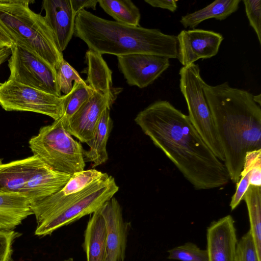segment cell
Here are the masks:
<instances>
[{
    "label": "cell",
    "mask_w": 261,
    "mask_h": 261,
    "mask_svg": "<svg viewBox=\"0 0 261 261\" xmlns=\"http://www.w3.org/2000/svg\"><path fill=\"white\" fill-rule=\"evenodd\" d=\"M135 121L196 190L221 188L229 183L224 163L205 143L188 115L169 101L150 104Z\"/></svg>",
    "instance_id": "6da1fadb"
},
{
    "label": "cell",
    "mask_w": 261,
    "mask_h": 261,
    "mask_svg": "<svg viewBox=\"0 0 261 261\" xmlns=\"http://www.w3.org/2000/svg\"><path fill=\"white\" fill-rule=\"evenodd\" d=\"M203 89L230 181L237 184L247 152L261 149V109L247 91L227 82Z\"/></svg>",
    "instance_id": "7a4b0ae2"
},
{
    "label": "cell",
    "mask_w": 261,
    "mask_h": 261,
    "mask_svg": "<svg viewBox=\"0 0 261 261\" xmlns=\"http://www.w3.org/2000/svg\"><path fill=\"white\" fill-rule=\"evenodd\" d=\"M74 35L89 49L117 57L144 54L177 58V37L156 29L132 26L107 20L83 9L75 19Z\"/></svg>",
    "instance_id": "3957f363"
},
{
    "label": "cell",
    "mask_w": 261,
    "mask_h": 261,
    "mask_svg": "<svg viewBox=\"0 0 261 261\" xmlns=\"http://www.w3.org/2000/svg\"><path fill=\"white\" fill-rule=\"evenodd\" d=\"M31 0H0V25L14 41L56 71L64 59L45 18L32 10Z\"/></svg>",
    "instance_id": "277c9868"
},
{
    "label": "cell",
    "mask_w": 261,
    "mask_h": 261,
    "mask_svg": "<svg viewBox=\"0 0 261 261\" xmlns=\"http://www.w3.org/2000/svg\"><path fill=\"white\" fill-rule=\"evenodd\" d=\"M29 144L34 155L56 171L72 175L85 170L81 143L65 129L61 118L41 127Z\"/></svg>",
    "instance_id": "5b68a950"
},
{
    "label": "cell",
    "mask_w": 261,
    "mask_h": 261,
    "mask_svg": "<svg viewBox=\"0 0 261 261\" xmlns=\"http://www.w3.org/2000/svg\"><path fill=\"white\" fill-rule=\"evenodd\" d=\"M179 74V87L187 105L191 123L215 155L224 162L223 152L204 92L205 82L201 76L198 65L193 63L182 66Z\"/></svg>",
    "instance_id": "8992f818"
},
{
    "label": "cell",
    "mask_w": 261,
    "mask_h": 261,
    "mask_svg": "<svg viewBox=\"0 0 261 261\" xmlns=\"http://www.w3.org/2000/svg\"><path fill=\"white\" fill-rule=\"evenodd\" d=\"M118 190L115 178L107 173L86 188L72 202L37 224L35 234L38 237L50 235L59 228L93 214L114 197Z\"/></svg>",
    "instance_id": "52a82bcc"
},
{
    "label": "cell",
    "mask_w": 261,
    "mask_h": 261,
    "mask_svg": "<svg viewBox=\"0 0 261 261\" xmlns=\"http://www.w3.org/2000/svg\"><path fill=\"white\" fill-rule=\"evenodd\" d=\"M68 95L58 97L8 79L0 84V106L3 109L41 114L54 120L63 115Z\"/></svg>",
    "instance_id": "ba28073f"
},
{
    "label": "cell",
    "mask_w": 261,
    "mask_h": 261,
    "mask_svg": "<svg viewBox=\"0 0 261 261\" xmlns=\"http://www.w3.org/2000/svg\"><path fill=\"white\" fill-rule=\"evenodd\" d=\"M8 60V80L61 96L57 81V71L27 49L15 44Z\"/></svg>",
    "instance_id": "9c48e42d"
},
{
    "label": "cell",
    "mask_w": 261,
    "mask_h": 261,
    "mask_svg": "<svg viewBox=\"0 0 261 261\" xmlns=\"http://www.w3.org/2000/svg\"><path fill=\"white\" fill-rule=\"evenodd\" d=\"M96 169L84 170L72 175L69 180L55 193L30 203L37 224L59 212L77 198L90 185L106 175Z\"/></svg>",
    "instance_id": "30bf717a"
},
{
    "label": "cell",
    "mask_w": 261,
    "mask_h": 261,
    "mask_svg": "<svg viewBox=\"0 0 261 261\" xmlns=\"http://www.w3.org/2000/svg\"><path fill=\"white\" fill-rule=\"evenodd\" d=\"M119 68L130 86L144 88L151 84L170 66L169 59L136 54L117 57Z\"/></svg>",
    "instance_id": "8fae6325"
},
{
    "label": "cell",
    "mask_w": 261,
    "mask_h": 261,
    "mask_svg": "<svg viewBox=\"0 0 261 261\" xmlns=\"http://www.w3.org/2000/svg\"><path fill=\"white\" fill-rule=\"evenodd\" d=\"M176 37L177 58L183 66L216 56L223 40L220 33L198 29L182 30Z\"/></svg>",
    "instance_id": "7c38bea8"
},
{
    "label": "cell",
    "mask_w": 261,
    "mask_h": 261,
    "mask_svg": "<svg viewBox=\"0 0 261 261\" xmlns=\"http://www.w3.org/2000/svg\"><path fill=\"white\" fill-rule=\"evenodd\" d=\"M98 210L104 220L106 231L105 261H124L130 224L124 221L122 207L114 197Z\"/></svg>",
    "instance_id": "4fadbf2b"
},
{
    "label": "cell",
    "mask_w": 261,
    "mask_h": 261,
    "mask_svg": "<svg viewBox=\"0 0 261 261\" xmlns=\"http://www.w3.org/2000/svg\"><path fill=\"white\" fill-rule=\"evenodd\" d=\"M116 98L93 90L88 99L69 120L65 129L80 142L87 144L92 138L102 112L106 108H111Z\"/></svg>",
    "instance_id": "5bb4252c"
},
{
    "label": "cell",
    "mask_w": 261,
    "mask_h": 261,
    "mask_svg": "<svg viewBox=\"0 0 261 261\" xmlns=\"http://www.w3.org/2000/svg\"><path fill=\"white\" fill-rule=\"evenodd\" d=\"M237 242L234 221L231 215L213 221L206 229L208 261H236Z\"/></svg>",
    "instance_id": "9a60e30c"
},
{
    "label": "cell",
    "mask_w": 261,
    "mask_h": 261,
    "mask_svg": "<svg viewBox=\"0 0 261 261\" xmlns=\"http://www.w3.org/2000/svg\"><path fill=\"white\" fill-rule=\"evenodd\" d=\"M42 8L44 16L52 30L57 44L62 52L67 46L74 32L76 15L70 0H44Z\"/></svg>",
    "instance_id": "2e32d148"
},
{
    "label": "cell",
    "mask_w": 261,
    "mask_h": 261,
    "mask_svg": "<svg viewBox=\"0 0 261 261\" xmlns=\"http://www.w3.org/2000/svg\"><path fill=\"white\" fill-rule=\"evenodd\" d=\"M71 176L56 171L42 162L27 181L23 195L30 203L40 200L61 189Z\"/></svg>",
    "instance_id": "e0dca14e"
},
{
    "label": "cell",
    "mask_w": 261,
    "mask_h": 261,
    "mask_svg": "<svg viewBox=\"0 0 261 261\" xmlns=\"http://www.w3.org/2000/svg\"><path fill=\"white\" fill-rule=\"evenodd\" d=\"M42 162L33 155L7 163H0V194L23 195L27 181Z\"/></svg>",
    "instance_id": "ac0fdd59"
},
{
    "label": "cell",
    "mask_w": 261,
    "mask_h": 261,
    "mask_svg": "<svg viewBox=\"0 0 261 261\" xmlns=\"http://www.w3.org/2000/svg\"><path fill=\"white\" fill-rule=\"evenodd\" d=\"M85 61L87 65V84L94 91L117 97L121 89L113 87L112 71L102 55L88 49L86 53Z\"/></svg>",
    "instance_id": "d6986e66"
},
{
    "label": "cell",
    "mask_w": 261,
    "mask_h": 261,
    "mask_svg": "<svg viewBox=\"0 0 261 261\" xmlns=\"http://www.w3.org/2000/svg\"><path fill=\"white\" fill-rule=\"evenodd\" d=\"M83 246L87 261H105L106 231L104 220L98 209L92 214L87 223Z\"/></svg>",
    "instance_id": "ffe728a7"
},
{
    "label": "cell",
    "mask_w": 261,
    "mask_h": 261,
    "mask_svg": "<svg viewBox=\"0 0 261 261\" xmlns=\"http://www.w3.org/2000/svg\"><path fill=\"white\" fill-rule=\"evenodd\" d=\"M33 215L29 199L17 194H0V229L13 230Z\"/></svg>",
    "instance_id": "44dd1931"
},
{
    "label": "cell",
    "mask_w": 261,
    "mask_h": 261,
    "mask_svg": "<svg viewBox=\"0 0 261 261\" xmlns=\"http://www.w3.org/2000/svg\"><path fill=\"white\" fill-rule=\"evenodd\" d=\"M110 108H106L102 112L93 132L91 140L87 144L88 150H84V157L92 162L94 168L105 163L108 159L107 144L113 127L110 117Z\"/></svg>",
    "instance_id": "7402d4cb"
},
{
    "label": "cell",
    "mask_w": 261,
    "mask_h": 261,
    "mask_svg": "<svg viewBox=\"0 0 261 261\" xmlns=\"http://www.w3.org/2000/svg\"><path fill=\"white\" fill-rule=\"evenodd\" d=\"M240 2V0H216L202 9L182 16L179 21L185 28L193 29L210 18L222 21L237 11Z\"/></svg>",
    "instance_id": "603a6c76"
},
{
    "label": "cell",
    "mask_w": 261,
    "mask_h": 261,
    "mask_svg": "<svg viewBox=\"0 0 261 261\" xmlns=\"http://www.w3.org/2000/svg\"><path fill=\"white\" fill-rule=\"evenodd\" d=\"M243 200L246 204L250 232L261 257V187L250 185Z\"/></svg>",
    "instance_id": "cb8c5ba5"
},
{
    "label": "cell",
    "mask_w": 261,
    "mask_h": 261,
    "mask_svg": "<svg viewBox=\"0 0 261 261\" xmlns=\"http://www.w3.org/2000/svg\"><path fill=\"white\" fill-rule=\"evenodd\" d=\"M100 7L116 21L132 26H139L141 14L130 0H98Z\"/></svg>",
    "instance_id": "d4e9b609"
},
{
    "label": "cell",
    "mask_w": 261,
    "mask_h": 261,
    "mask_svg": "<svg viewBox=\"0 0 261 261\" xmlns=\"http://www.w3.org/2000/svg\"><path fill=\"white\" fill-rule=\"evenodd\" d=\"M259 161H261V149L246 153L240 178L238 182L236 184V190L230 202L229 205L231 211L236 208L243 200L244 195L250 186L252 169Z\"/></svg>",
    "instance_id": "484cf974"
},
{
    "label": "cell",
    "mask_w": 261,
    "mask_h": 261,
    "mask_svg": "<svg viewBox=\"0 0 261 261\" xmlns=\"http://www.w3.org/2000/svg\"><path fill=\"white\" fill-rule=\"evenodd\" d=\"M93 90L87 84L74 82L71 91L66 101L63 115L61 117L64 127L70 118L88 99Z\"/></svg>",
    "instance_id": "4316f807"
},
{
    "label": "cell",
    "mask_w": 261,
    "mask_h": 261,
    "mask_svg": "<svg viewBox=\"0 0 261 261\" xmlns=\"http://www.w3.org/2000/svg\"><path fill=\"white\" fill-rule=\"evenodd\" d=\"M169 259L180 261H208L206 250H202L191 242L176 246L168 250Z\"/></svg>",
    "instance_id": "83f0119b"
},
{
    "label": "cell",
    "mask_w": 261,
    "mask_h": 261,
    "mask_svg": "<svg viewBox=\"0 0 261 261\" xmlns=\"http://www.w3.org/2000/svg\"><path fill=\"white\" fill-rule=\"evenodd\" d=\"M57 81L61 93H63L64 95L71 91L74 82H85L77 71L64 59L57 70Z\"/></svg>",
    "instance_id": "f1b7e54d"
},
{
    "label": "cell",
    "mask_w": 261,
    "mask_h": 261,
    "mask_svg": "<svg viewBox=\"0 0 261 261\" xmlns=\"http://www.w3.org/2000/svg\"><path fill=\"white\" fill-rule=\"evenodd\" d=\"M235 260L261 261L249 230L238 241Z\"/></svg>",
    "instance_id": "f546056e"
},
{
    "label": "cell",
    "mask_w": 261,
    "mask_h": 261,
    "mask_svg": "<svg viewBox=\"0 0 261 261\" xmlns=\"http://www.w3.org/2000/svg\"><path fill=\"white\" fill-rule=\"evenodd\" d=\"M243 2L249 24L256 33L261 44V1L243 0Z\"/></svg>",
    "instance_id": "4dcf8cb0"
},
{
    "label": "cell",
    "mask_w": 261,
    "mask_h": 261,
    "mask_svg": "<svg viewBox=\"0 0 261 261\" xmlns=\"http://www.w3.org/2000/svg\"><path fill=\"white\" fill-rule=\"evenodd\" d=\"M20 235L13 230L0 229V261H12V244Z\"/></svg>",
    "instance_id": "1f68e13d"
},
{
    "label": "cell",
    "mask_w": 261,
    "mask_h": 261,
    "mask_svg": "<svg viewBox=\"0 0 261 261\" xmlns=\"http://www.w3.org/2000/svg\"><path fill=\"white\" fill-rule=\"evenodd\" d=\"M72 9L73 13L76 16L78 13L86 8H92L93 10L96 9V6L98 2V0L88 1V0H70Z\"/></svg>",
    "instance_id": "d6a6232c"
},
{
    "label": "cell",
    "mask_w": 261,
    "mask_h": 261,
    "mask_svg": "<svg viewBox=\"0 0 261 261\" xmlns=\"http://www.w3.org/2000/svg\"><path fill=\"white\" fill-rule=\"evenodd\" d=\"M146 3L153 7L168 10L172 12L177 8V1L175 0H145Z\"/></svg>",
    "instance_id": "836d02e7"
},
{
    "label": "cell",
    "mask_w": 261,
    "mask_h": 261,
    "mask_svg": "<svg viewBox=\"0 0 261 261\" xmlns=\"http://www.w3.org/2000/svg\"><path fill=\"white\" fill-rule=\"evenodd\" d=\"M250 185L261 187V161L258 162L252 169Z\"/></svg>",
    "instance_id": "e575fe53"
},
{
    "label": "cell",
    "mask_w": 261,
    "mask_h": 261,
    "mask_svg": "<svg viewBox=\"0 0 261 261\" xmlns=\"http://www.w3.org/2000/svg\"><path fill=\"white\" fill-rule=\"evenodd\" d=\"M14 45V41L0 25V49H11Z\"/></svg>",
    "instance_id": "d590c367"
},
{
    "label": "cell",
    "mask_w": 261,
    "mask_h": 261,
    "mask_svg": "<svg viewBox=\"0 0 261 261\" xmlns=\"http://www.w3.org/2000/svg\"><path fill=\"white\" fill-rule=\"evenodd\" d=\"M11 54V50L10 48L0 49V66L10 56Z\"/></svg>",
    "instance_id": "8d00e7d4"
},
{
    "label": "cell",
    "mask_w": 261,
    "mask_h": 261,
    "mask_svg": "<svg viewBox=\"0 0 261 261\" xmlns=\"http://www.w3.org/2000/svg\"><path fill=\"white\" fill-rule=\"evenodd\" d=\"M253 99L255 102L260 106V94L253 96Z\"/></svg>",
    "instance_id": "74e56055"
},
{
    "label": "cell",
    "mask_w": 261,
    "mask_h": 261,
    "mask_svg": "<svg viewBox=\"0 0 261 261\" xmlns=\"http://www.w3.org/2000/svg\"><path fill=\"white\" fill-rule=\"evenodd\" d=\"M62 261H74L73 259L72 258H68V259H66L65 260H62Z\"/></svg>",
    "instance_id": "f35d334b"
}]
</instances>
